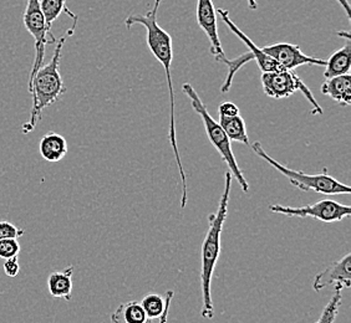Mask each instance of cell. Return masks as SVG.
Masks as SVG:
<instances>
[{"label": "cell", "instance_id": "29", "mask_svg": "<svg viewBox=\"0 0 351 323\" xmlns=\"http://www.w3.org/2000/svg\"><path fill=\"white\" fill-rule=\"evenodd\" d=\"M247 3H248V7H250L252 10H257V0H247Z\"/></svg>", "mask_w": 351, "mask_h": 323}, {"label": "cell", "instance_id": "23", "mask_svg": "<svg viewBox=\"0 0 351 323\" xmlns=\"http://www.w3.org/2000/svg\"><path fill=\"white\" fill-rule=\"evenodd\" d=\"M21 244L18 239H3L0 240V259H12L19 256Z\"/></svg>", "mask_w": 351, "mask_h": 323}, {"label": "cell", "instance_id": "16", "mask_svg": "<svg viewBox=\"0 0 351 323\" xmlns=\"http://www.w3.org/2000/svg\"><path fill=\"white\" fill-rule=\"evenodd\" d=\"M324 68V77L326 80L341 75L350 74L351 38L345 40L344 47L331 55L326 61Z\"/></svg>", "mask_w": 351, "mask_h": 323}, {"label": "cell", "instance_id": "3", "mask_svg": "<svg viewBox=\"0 0 351 323\" xmlns=\"http://www.w3.org/2000/svg\"><path fill=\"white\" fill-rule=\"evenodd\" d=\"M233 177L230 172L226 173L224 189L215 214L208 216V230L202 244V266H201V287H202V311L201 315L206 320L215 317V307L212 301V277L215 274L218 259L221 255V235L223 225L228 214L230 189Z\"/></svg>", "mask_w": 351, "mask_h": 323}, {"label": "cell", "instance_id": "24", "mask_svg": "<svg viewBox=\"0 0 351 323\" xmlns=\"http://www.w3.org/2000/svg\"><path fill=\"white\" fill-rule=\"evenodd\" d=\"M25 235V230L18 228L13 222L1 220L0 222V240L3 239H19Z\"/></svg>", "mask_w": 351, "mask_h": 323}, {"label": "cell", "instance_id": "4", "mask_svg": "<svg viewBox=\"0 0 351 323\" xmlns=\"http://www.w3.org/2000/svg\"><path fill=\"white\" fill-rule=\"evenodd\" d=\"M250 148L253 152L261 157L263 161L267 162L274 169H277L279 173L289 181L291 185L295 188L300 189L303 192H317L324 196H349L351 193V188L344 183L339 182L334 177L328 175V170L324 169L322 173L317 175H306L304 172L300 170H294V169L287 168L283 164L271 158L265 151L261 142H254L250 144Z\"/></svg>", "mask_w": 351, "mask_h": 323}, {"label": "cell", "instance_id": "13", "mask_svg": "<svg viewBox=\"0 0 351 323\" xmlns=\"http://www.w3.org/2000/svg\"><path fill=\"white\" fill-rule=\"evenodd\" d=\"M73 275L74 266H68L60 271H53L47 277L49 294L54 298L70 301L73 296Z\"/></svg>", "mask_w": 351, "mask_h": 323}, {"label": "cell", "instance_id": "12", "mask_svg": "<svg viewBox=\"0 0 351 323\" xmlns=\"http://www.w3.org/2000/svg\"><path fill=\"white\" fill-rule=\"evenodd\" d=\"M217 14L222 18V21L226 23V25L230 27L232 33L234 34L243 41L247 47L250 49V54L253 55V59L257 61L258 66L262 70V73H269V71H276V70H282L278 66L277 62L273 60L270 56L263 53V50L261 47H258L250 38L244 34L243 31L237 27L233 21H230V13L226 9H216Z\"/></svg>", "mask_w": 351, "mask_h": 323}, {"label": "cell", "instance_id": "17", "mask_svg": "<svg viewBox=\"0 0 351 323\" xmlns=\"http://www.w3.org/2000/svg\"><path fill=\"white\" fill-rule=\"evenodd\" d=\"M112 323H152L145 310L142 309L141 302L131 300L123 302L111 313Z\"/></svg>", "mask_w": 351, "mask_h": 323}, {"label": "cell", "instance_id": "9", "mask_svg": "<svg viewBox=\"0 0 351 323\" xmlns=\"http://www.w3.org/2000/svg\"><path fill=\"white\" fill-rule=\"evenodd\" d=\"M263 53L270 56L276 61L278 66L282 70H291L303 65H313V66H325L326 61L324 59H317L305 55L302 49L288 42H278L274 45L262 47Z\"/></svg>", "mask_w": 351, "mask_h": 323}, {"label": "cell", "instance_id": "21", "mask_svg": "<svg viewBox=\"0 0 351 323\" xmlns=\"http://www.w3.org/2000/svg\"><path fill=\"white\" fill-rule=\"evenodd\" d=\"M142 309L146 312V315L154 320V318H158L162 315L163 310H165V297L157 294H149L142 298L141 301Z\"/></svg>", "mask_w": 351, "mask_h": 323}, {"label": "cell", "instance_id": "10", "mask_svg": "<svg viewBox=\"0 0 351 323\" xmlns=\"http://www.w3.org/2000/svg\"><path fill=\"white\" fill-rule=\"evenodd\" d=\"M197 23L210 40V55L217 61L222 62L226 59V54L219 40L217 10L212 0H197Z\"/></svg>", "mask_w": 351, "mask_h": 323}, {"label": "cell", "instance_id": "27", "mask_svg": "<svg viewBox=\"0 0 351 323\" xmlns=\"http://www.w3.org/2000/svg\"><path fill=\"white\" fill-rule=\"evenodd\" d=\"M175 296V291L169 289L166 292V296H165V310H163L162 315L158 317L160 318V323H167L169 320V309H171V303H172V298Z\"/></svg>", "mask_w": 351, "mask_h": 323}, {"label": "cell", "instance_id": "28", "mask_svg": "<svg viewBox=\"0 0 351 323\" xmlns=\"http://www.w3.org/2000/svg\"><path fill=\"white\" fill-rule=\"evenodd\" d=\"M337 1L340 4V7L344 9L348 21H351V8L350 4H349V0H337Z\"/></svg>", "mask_w": 351, "mask_h": 323}, {"label": "cell", "instance_id": "20", "mask_svg": "<svg viewBox=\"0 0 351 323\" xmlns=\"http://www.w3.org/2000/svg\"><path fill=\"white\" fill-rule=\"evenodd\" d=\"M250 60H254V59H253V55L250 54V51H248L247 54L241 55L239 57H237L234 60H228V59L226 57V59L222 61V62H224V64L228 66V68H230L228 75H227V77H226V81L223 82V85L221 86L222 94H227V92L230 91L232 81H233V77H234L237 71L242 68L243 65H245L247 62H250Z\"/></svg>", "mask_w": 351, "mask_h": 323}, {"label": "cell", "instance_id": "2", "mask_svg": "<svg viewBox=\"0 0 351 323\" xmlns=\"http://www.w3.org/2000/svg\"><path fill=\"white\" fill-rule=\"evenodd\" d=\"M79 19H74L73 27H70L68 33L56 41L54 54L51 60L47 65L41 66L36 74L29 79V92L33 97V108L30 120L23 125V133H30L34 131L38 122L41 120V114L45 108L51 106L53 103L60 100L61 96L66 92V86L60 74L61 51L65 45L68 36L74 34L75 27Z\"/></svg>", "mask_w": 351, "mask_h": 323}, {"label": "cell", "instance_id": "14", "mask_svg": "<svg viewBox=\"0 0 351 323\" xmlns=\"http://www.w3.org/2000/svg\"><path fill=\"white\" fill-rule=\"evenodd\" d=\"M68 141L64 135L56 132H49L39 142V153L47 162L56 163L68 155Z\"/></svg>", "mask_w": 351, "mask_h": 323}, {"label": "cell", "instance_id": "8", "mask_svg": "<svg viewBox=\"0 0 351 323\" xmlns=\"http://www.w3.org/2000/svg\"><path fill=\"white\" fill-rule=\"evenodd\" d=\"M269 210L276 214L295 218H311L323 222H341L351 216L350 205H345L331 199H323L299 208L273 204L269 205Z\"/></svg>", "mask_w": 351, "mask_h": 323}, {"label": "cell", "instance_id": "26", "mask_svg": "<svg viewBox=\"0 0 351 323\" xmlns=\"http://www.w3.org/2000/svg\"><path fill=\"white\" fill-rule=\"evenodd\" d=\"M218 114L223 117L239 115V108L233 102H223L218 106Z\"/></svg>", "mask_w": 351, "mask_h": 323}, {"label": "cell", "instance_id": "6", "mask_svg": "<svg viewBox=\"0 0 351 323\" xmlns=\"http://www.w3.org/2000/svg\"><path fill=\"white\" fill-rule=\"evenodd\" d=\"M264 94L274 100H282L291 97L293 94L302 91L305 99L311 105V115H323V108L317 103L311 90L306 86L294 71L291 70H276L269 73H262L261 76Z\"/></svg>", "mask_w": 351, "mask_h": 323}, {"label": "cell", "instance_id": "25", "mask_svg": "<svg viewBox=\"0 0 351 323\" xmlns=\"http://www.w3.org/2000/svg\"><path fill=\"white\" fill-rule=\"evenodd\" d=\"M3 270H4V272H5L8 277L18 276V274L21 272V265H19L18 256L12 257V259H7L3 263Z\"/></svg>", "mask_w": 351, "mask_h": 323}, {"label": "cell", "instance_id": "18", "mask_svg": "<svg viewBox=\"0 0 351 323\" xmlns=\"http://www.w3.org/2000/svg\"><path fill=\"white\" fill-rule=\"evenodd\" d=\"M218 123L230 141L238 142V143H243L245 146H250V137L247 133V126H245V122L242 116L237 115L232 116V117L219 116Z\"/></svg>", "mask_w": 351, "mask_h": 323}, {"label": "cell", "instance_id": "5", "mask_svg": "<svg viewBox=\"0 0 351 323\" xmlns=\"http://www.w3.org/2000/svg\"><path fill=\"white\" fill-rule=\"evenodd\" d=\"M182 90L183 92L189 96L193 109L201 117L203 125H204L206 133L208 135L210 143L218 151V153L221 155L223 161L227 163L230 175L234 179H237V182L241 185V188H242L244 193H248L250 192V184L247 182V179L244 178L243 172H242V169L239 168V166L237 163L236 157H234V153H233L232 147H230V141L228 140V137L224 133V131L219 126V123L210 115L208 109L206 107V105L203 103L201 97L197 94L195 88L189 82H186V83H183Z\"/></svg>", "mask_w": 351, "mask_h": 323}, {"label": "cell", "instance_id": "22", "mask_svg": "<svg viewBox=\"0 0 351 323\" xmlns=\"http://www.w3.org/2000/svg\"><path fill=\"white\" fill-rule=\"evenodd\" d=\"M341 289H335L334 295L331 296L329 302L326 303L324 307V311L322 313L320 318L317 320V323H334L337 320L339 313V307L341 303Z\"/></svg>", "mask_w": 351, "mask_h": 323}, {"label": "cell", "instance_id": "7", "mask_svg": "<svg viewBox=\"0 0 351 323\" xmlns=\"http://www.w3.org/2000/svg\"><path fill=\"white\" fill-rule=\"evenodd\" d=\"M23 21L27 27V33L33 35L35 40L34 64L29 77L32 79L36 74V71L43 66L47 45L54 44L58 40L55 39L54 35L51 34V27L47 24L44 14L41 12L39 0H27Z\"/></svg>", "mask_w": 351, "mask_h": 323}, {"label": "cell", "instance_id": "15", "mask_svg": "<svg viewBox=\"0 0 351 323\" xmlns=\"http://www.w3.org/2000/svg\"><path fill=\"white\" fill-rule=\"evenodd\" d=\"M322 92L329 96L332 101L341 106L351 105V76L341 75L332 79H328L322 85Z\"/></svg>", "mask_w": 351, "mask_h": 323}, {"label": "cell", "instance_id": "1", "mask_svg": "<svg viewBox=\"0 0 351 323\" xmlns=\"http://www.w3.org/2000/svg\"><path fill=\"white\" fill-rule=\"evenodd\" d=\"M162 0H155L154 5L146 14H131L126 21L125 25L128 29H131L134 25H142L146 29L147 33V45L152 55L155 56L158 62L162 65L167 77V86H169V102H171V109H169V143L171 147L173 149L175 153L176 162L178 166L180 175L182 178L183 193L182 201H181V208H184L189 196H187V179L184 175L182 162L178 152V146H177V140H176V125H175V90H173V82H172V75H171V64L173 60V49H172V38L171 35L158 25L157 21V12L161 7Z\"/></svg>", "mask_w": 351, "mask_h": 323}, {"label": "cell", "instance_id": "19", "mask_svg": "<svg viewBox=\"0 0 351 323\" xmlns=\"http://www.w3.org/2000/svg\"><path fill=\"white\" fill-rule=\"evenodd\" d=\"M39 4H40L41 12L44 14L47 24L50 27L62 13L70 15L73 18V21L79 19L77 15H75L74 13H71L69 10L66 7V0H39Z\"/></svg>", "mask_w": 351, "mask_h": 323}, {"label": "cell", "instance_id": "11", "mask_svg": "<svg viewBox=\"0 0 351 323\" xmlns=\"http://www.w3.org/2000/svg\"><path fill=\"white\" fill-rule=\"evenodd\" d=\"M335 285V289H349L351 286V254L348 253L339 261L332 263L324 271L317 274L313 283L314 289L319 292L322 289Z\"/></svg>", "mask_w": 351, "mask_h": 323}]
</instances>
